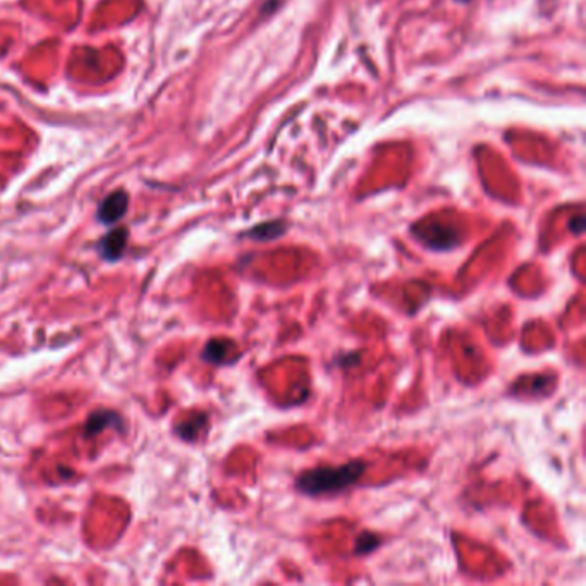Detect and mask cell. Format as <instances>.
Listing matches in <instances>:
<instances>
[{"label":"cell","instance_id":"obj_2","mask_svg":"<svg viewBox=\"0 0 586 586\" xmlns=\"http://www.w3.org/2000/svg\"><path fill=\"white\" fill-rule=\"evenodd\" d=\"M129 198L124 191H115L108 195L107 198L101 202L100 208H98V220L105 226L117 222L124 217L126 210H128Z\"/></svg>","mask_w":586,"mask_h":586},{"label":"cell","instance_id":"obj_8","mask_svg":"<svg viewBox=\"0 0 586 586\" xmlns=\"http://www.w3.org/2000/svg\"><path fill=\"white\" fill-rule=\"evenodd\" d=\"M205 424H206V416L199 413V415H196L195 418L182 421V423L177 427V433L179 437H182L184 440H195V438L202 433Z\"/></svg>","mask_w":586,"mask_h":586},{"label":"cell","instance_id":"obj_6","mask_svg":"<svg viewBox=\"0 0 586 586\" xmlns=\"http://www.w3.org/2000/svg\"><path fill=\"white\" fill-rule=\"evenodd\" d=\"M121 418L119 415H115L114 411H107V409H100V411L93 413L90 418L86 420V427H84V433L86 435H95L104 431L107 427H114L115 423H119Z\"/></svg>","mask_w":586,"mask_h":586},{"label":"cell","instance_id":"obj_5","mask_svg":"<svg viewBox=\"0 0 586 586\" xmlns=\"http://www.w3.org/2000/svg\"><path fill=\"white\" fill-rule=\"evenodd\" d=\"M126 241H128V229H124V227L114 229L100 241V244H98L100 256L104 260H107V262H115V260L121 258L122 253H124Z\"/></svg>","mask_w":586,"mask_h":586},{"label":"cell","instance_id":"obj_4","mask_svg":"<svg viewBox=\"0 0 586 586\" xmlns=\"http://www.w3.org/2000/svg\"><path fill=\"white\" fill-rule=\"evenodd\" d=\"M287 233L286 220L275 219L268 222H262L258 226H253L250 231L243 234V237L256 241V243H272V241L280 240Z\"/></svg>","mask_w":586,"mask_h":586},{"label":"cell","instance_id":"obj_7","mask_svg":"<svg viewBox=\"0 0 586 586\" xmlns=\"http://www.w3.org/2000/svg\"><path fill=\"white\" fill-rule=\"evenodd\" d=\"M382 545V536L377 535L373 531H368L363 529L361 533H358L356 538H354V556L356 557H364L373 554L375 550L380 549Z\"/></svg>","mask_w":586,"mask_h":586},{"label":"cell","instance_id":"obj_3","mask_svg":"<svg viewBox=\"0 0 586 586\" xmlns=\"http://www.w3.org/2000/svg\"><path fill=\"white\" fill-rule=\"evenodd\" d=\"M236 353V344L229 339H212L203 347L202 358L210 364H229L236 361L231 354Z\"/></svg>","mask_w":586,"mask_h":586},{"label":"cell","instance_id":"obj_9","mask_svg":"<svg viewBox=\"0 0 586 586\" xmlns=\"http://www.w3.org/2000/svg\"><path fill=\"white\" fill-rule=\"evenodd\" d=\"M361 353L360 351H349V353H339L335 356V367L337 368H354L360 364Z\"/></svg>","mask_w":586,"mask_h":586},{"label":"cell","instance_id":"obj_1","mask_svg":"<svg viewBox=\"0 0 586 586\" xmlns=\"http://www.w3.org/2000/svg\"><path fill=\"white\" fill-rule=\"evenodd\" d=\"M367 462L353 459L339 466H315L296 475L294 489L304 497H332L346 492L363 478Z\"/></svg>","mask_w":586,"mask_h":586},{"label":"cell","instance_id":"obj_10","mask_svg":"<svg viewBox=\"0 0 586 586\" xmlns=\"http://www.w3.org/2000/svg\"><path fill=\"white\" fill-rule=\"evenodd\" d=\"M569 231L573 234H576V236L583 234V231H585V217L583 215H576V217H574V219L569 222Z\"/></svg>","mask_w":586,"mask_h":586}]
</instances>
